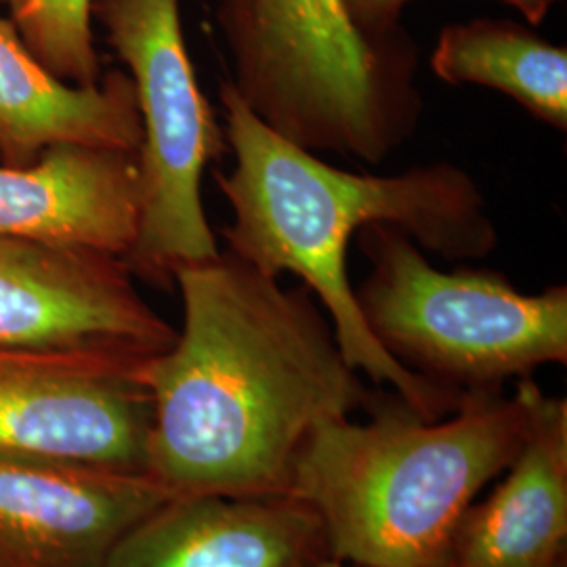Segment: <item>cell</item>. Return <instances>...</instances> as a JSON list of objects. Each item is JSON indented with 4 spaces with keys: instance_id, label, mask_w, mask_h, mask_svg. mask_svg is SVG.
<instances>
[{
    "instance_id": "cell-1",
    "label": "cell",
    "mask_w": 567,
    "mask_h": 567,
    "mask_svg": "<svg viewBox=\"0 0 567 567\" xmlns=\"http://www.w3.org/2000/svg\"><path fill=\"white\" fill-rule=\"evenodd\" d=\"M173 282L182 330L142 370L145 473L171 496H290L311 431L383 398L344 360L305 284L284 288L225 248Z\"/></svg>"
},
{
    "instance_id": "cell-2",
    "label": "cell",
    "mask_w": 567,
    "mask_h": 567,
    "mask_svg": "<svg viewBox=\"0 0 567 567\" xmlns=\"http://www.w3.org/2000/svg\"><path fill=\"white\" fill-rule=\"evenodd\" d=\"M225 140L234 154L215 183L231 206L219 229L225 250L269 278L297 276L332 324L344 360L377 386L389 385L408 408L440 419L463 402L410 372L370 332L347 274L351 236L372 224L405 231L446 261L486 259L498 246L477 182L452 163L412 166L398 175L351 173L284 140L219 82Z\"/></svg>"
},
{
    "instance_id": "cell-3",
    "label": "cell",
    "mask_w": 567,
    "mask_h": 567,
    "mask_svg": "<svg viewBox=\"0 0 567 567\" xmlns=\"http://www.w3.org/2000/svg\"><path fill=\"white\" fill-rule=\"evenodd\" d=\"M538 385L466 393L426 419L391 393L370 412L316 426L290 496L313 508L328 555L355 567H442L456 526L524 446Z\"/></svg>"
},
{
    "instance_id": "cell-4",
    "label": "cell",
    "mask_w": 567,
    "mask_h": 567,
    "mask_svg": "<svg viewBox=\"0 0 567 567\" xmlns=\"http://www.w3.org/2000/svg\"><path fill=\"white\" fill-rule=\"evenodd\" d=\"M234 91L311 154L381 164L419 128V49L364 37L343 0H213Z\"/></svg>"
},
{
    "instance_id": "cell-5",
    "label": "cell",
    "mask_w": 567,
    "mask_h": 567,
    "mask_svg": "<svg viewBox=\"0 0 567 567\" xmlns=\"http://www.w3.org/2000/svg\"><path fill=\"white\" fill-rule=\"evenodd\" d=\"M358 244L370 265L355 288L365 324L421 379L463 398L567 364L566 284L526 295L492 269L440 271L389 224L365 225Z\"/></svg>"
},
{
    "instance_id": "cell-6",
    "label": "cell",
    "mask_w": 567,
    "mask_h": 567,
    "mask_svg": "<svg viewBox=\"0 0 567 567\" xmlns=\"http://www.w3.org/2000/svg\"><path fill=\"white\" fill-rule=\"evenodd\" d=\"M93 18L126 65L142 116V217L124 261L135 278L166 286L183 265L221 252L203 177L229 145L189 60L179 0H93Z\"/></svg>"
},
{
    "instance_id": "cell-7",
    "label": "cell",
    "mask_w": 567,
    "mask_h": 567,
    "mask_svg": "<svg viewBox=\"0 0 567 567\" xmlns=\"http://www.w3.org/2000/svg\"><path fill=\"white\" fill-rule=\"evenodd\" d=\"M145 360L0 344V456L145 473Z\"/></svg>"
},
{
    "instance_id": "cell-8",
    "label": "cell",
    "mask_w": 567,
    "mask_h": 567,
    "mask_svg": "<svg viewBox=\"0 0 567 567\" xmlns=\"http://www.w3.org/2000/svg\"><path fill=\"white\" fill-rule=\"evenodd\" d=\"M175 339L121 257L0 236V344L152 358Z\"/></svg>"
},
{
    "instance_id": "cell-9",
    "label": "cell",
    "mask_w": 567,
    "mask_h": 567,
    "mask_svg": "<svg viewBox=\"0 0 567 567\" xmlns=\"http://www.w3.org/2000/svg\"><path fill=\"white\" fill-rule=\"evenodd\" d=\"M168 498L140 471L0 456V567H102Z\"/></svg>"
},
{
    "instance_id": "cell-10",
    "label": "cell",
    "mask_w": 567,
    "mask_h": 567,
    "mask_svg": "<svg viewBox=\"0 0 567 567\" xmlns=\"http://www.w3.org/2000/svg\"><path fill=\"white\" fill-rule=\"evenodd\" d=\"M324 527L295 496H171L131 527L102 567H311Z\"/></svg>"
},
{
    "instance_id": "cell-11",
    "label": "cell",
    "mask_w": 567,
    "mask_h": 567,
    "mask_svg": "<svg viewBox=\"0 0 567 567\" xmlns=\"http://www.w3.org/2000/svg\"><path fill=\"white\" fill-rule=\"evenodd\" d=\"M140 217L137 152L61 143L25 166L0 163V236L126 259Z\"/></svg>"
},
{
    "instance_id": "cell-12",
    "label": "cell",
    "mask_w": 567,
    "mask_h": 567,
    "mask_svg": "<svg viewBox=\"0 0 567 567\" xmlns=\"http://www.w3.org/2000/svg\"><path fill=\"white\" fill-rule=\"evenodd\" d=\"M505 480L466 508L444 567H567V402L534 393Z\"/></svg>"
},
{
    "instance_id": "cell-13",
    "label": "cell",
    "mask_w": 567,
    "mask_h": 567,
    "mask_svg": "<svg viewBox=\"0 0 567 567\" xmlns=\"http://www.w3.org/2000/svg\"><path fill=\"white\" fill-rule=\"evenodd\" d=\"M142 116L124 70L93 86L58 79L0 13V163L25 166L61 143L140 152Z\"/></svg>"
},
{
    "instance_id": "cell-14",
    "label": "cell",
    "mask_w": 567,
    "mask_h": 567,
    "mask_svg": "<svg viewBox=\"0 0 567 567\" xmlns=\"http://www.w3.org/2000/svg\"><path fill=\"white\" fill-rule=\"evenodd\" d=\"M431 70L447 84L494 89L555 131H567V49L524 23H450L437 37Z\"/></svg>"
},
{
    "instance_id": "cell-15",
    "label": "cell",
    "mask_w": 567,
    "mask_h": 567,
    "mask_svg": "<svg viewBox=\"0 0 567 567\" xmlns=\"http://www.w3.org/2000/svg\"><path fill=\"white\" fill-rule=\"evenodd\" d=\"M32 55L58 79L76 86L102 81L93 37V0H0Z\"/></svg>"
},
{
    "instance_id": "cell-16",
    "label": "cell",
    "mask_w": 567,
    "mask_h": 567,
    "mask_svg": "<svg viewBox=\"0 0 567 567\" xmlns=\"http://www.w3.org/2000/svg\"><path fill=\"white\" fill-rule=\"evenodd\" d=\"M353 25L370 39L389 41L408 34L402 13L410 0H343Z\"/></svg>"
},
{
    "instance_id": "cell-17",
    "label": "cell",
    "mask_w": 567,
    "mask_h": 567,
    "mask_svg": "<svg viewBox=\"0 0 567 567\" xmlns=\"http://www.w3.org/2000/svg\"><path fill=\"white\" fill-rule=\"evenodd\" d=\"M501 2H507L513 9H517L529 25H540L547 20L550 9L561 0H501Z\"/></svg>"
},
{
    "instance_id": "cell-18",
    "label": "cell",
    "mask_w": 567,
    "mask_h": 567,
    "mask_svg": "<svg viewBox=\"0 0 567 567\" xmlns=\"http://www.w3.org/2000/svg\"><path fill=\"white\" fill-rule=\"evenodd\" d=\"M311 567H355L349 566V564H343V561H337V559H332V557H328V559H322V561H318L316 566Z\"/></svg>"
},
{
    "instance_id": "cell-19",
    "label": "cell",
    "mask_w": 567,
    "mask_h": 567,
    "mask_svg": "<svg viewBox=\"0 0 567 567\" xmlns=\"http://www.w3.org/2000/svg\"><path fill=\"white\" fill-rule=\"evenodd\" d=\"M442 567H444V566H442Z\"/></svg>"
}]
</instances>
